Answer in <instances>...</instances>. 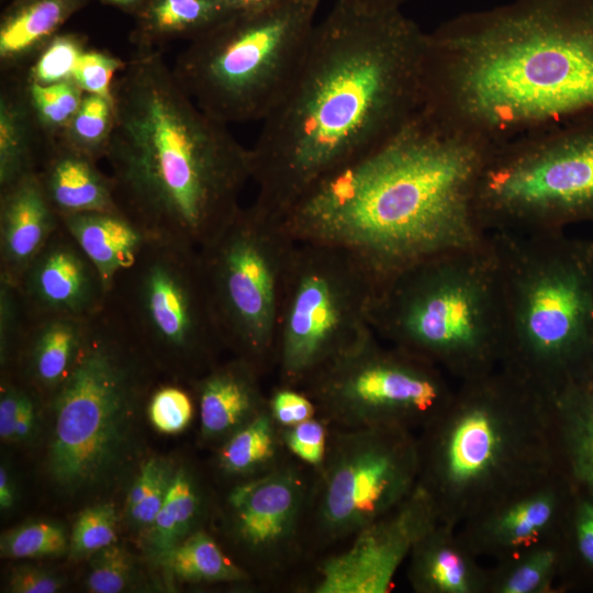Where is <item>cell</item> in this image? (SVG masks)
<instances>
[{
	"label": "cell",
	"mask_w": 593,
	"mask_h": 593,
	"mask_svg": "<svg viewBox=\"0 0 593 593\" xmlns=\"http://www.w3.org/2000/svg\"><path fill=\"white\" fill-rule=\"evenodd\" d=\"M18 286L31 316L92 318L107 305L108 291L98 269L61 221Z\"/></svg>",
	"instance_id": "19"
},
{
	"label": "cell",
	"mask_w": 593,
	"mask_h": 593,
	"mask_svg": "<svg viewBox=\"0 0 593 593\" xmlns=\"http://www.w3.org/2000/svg\"><path fill=\"white\" fill-rule=\"evenodd\" d=\"M43 150L23 74H8L0 91V190L37 172Z\"/></svg>",
	"instance_id": "27"
},
{
	"label": "cell",
	"mask_w": 593,
	"mask_h": 593,
	"mask_svg": "<svg viewBox=\"0 0 593 593\" xmlns=\"http://www.w3.org/2000/svg\"><path fill=\"white\" fill-rule=\"evenodd\" d=\"M107 307L145 354L201 374L224 346L199 250L148 238L108 292Z\"/></svg>",
	"instance_id": "14"
},
{
	"label": "cell",
	"mask_w": 593,
	"mask_h": 593,
	"mask_svg": "<svg viewBox=\"0 0 593 593\" xmlns=\"http://www.w3.org/2000/svg\"><path fill=\"white\" fill-rule=\"evenodd\" d=\"M37 175L58 216L86 212H120L111 177L97 161L59 141L44 145Z\"/></svg>",
	"instance_id": "23"
},
{
	"label": "cell",
	"mask_w": 593,
	"mask_h": 593,
	"mask_svg": "<svg viewBox=\"0 0 593 593\" xmlns=\"http://www.w3.org/2000/svg\"><path fill=\"white\" fill-rule=\"evenodd\" d=\"M112 97L104 159L120 213L148 238L200 250L242 208L250 148L191 99L160 49L125 60Z\"/></svg>",
	"instance_id": "4"
},
{
	"label": "cell",
	"mask_w": 593,
	"mask_h": 593,
	"mask_svg": "<svg viewBox=\"0 0 593 593\" xmlns=\"http://www.w3.org/2000/svg\"><path fill=\"white\" fill-rule=\"evenodd\" d=\"M92 318L61 314L31 316L16 357L25 361L30 385L51 393L59 387L88 340Z\"/></svg>",
	"instance_id": "24"
},
{
	"label": "cell",
	"mask_w": 593,
	"mask_h": 593,
	"mask_svg": "<svg viewBox=\"0 0 593 593\" xmlns=\"http://www.w3.org/2000/svg\"><path fill=\"white\" fill-rule=\"evenodd\" d=\"M426 45L402 10L335 2L250 148L254 203L282 219L315 181L401 130L423 105Z\"/></svg>",
	"instance_id": "1"
},
{
	"label": "cell",
	"mask_w": 593,
	"mask_h": 593,
	"mask_svg": "<svg viewBox=\"0 0 593 593\" xmlns=\"http://www.w3.org/2000/svg\"><path fill=\"white\" fill-rule=\"evenodd\" d=\"M261 374L255 365L236 357L224 365H214L192 381L201 436L205 440H225L268 407Z\"/></svg>",
	"instance_id": "21"
},
{
	"label": "cell",
	"mask_w": 593,
	"mask_h": 593,
	"mask_svg": "<svg viewBox=\"0 0 593 593\" xmlns=\"http://www.w3.org/2000/svg\"><path fill=\"white\" fill-rule=\"evenodd\" d=\"M148 415L161 433L176 434L183 430L192 419L193 401L180 387L168 384L157 389L148 404Z\"/></svg>",
	"instance_id": "44"
},
{
	"label": "cell",
	"mask_w": 593,
	"mask_h": 593,
	"mask_svg": "<svg viewBox=\"0 0 593 593\" xmlns=\"http://www.w3.org/2000/svg\"><path fill=\"white\" fill-rule=\"evenodd\" d=\"M202 508L195 480L186 468L175 470L171 483L155 519L147 529L150 553L159 561L194 529Z\"/></svg>",
	"instance_id": "32"
},
{
	"label": "cell",
	"mask_w": 593,
	"mask_h": 593,
	"mask_svg": "<svg viewBox=\"0 0 593 593\" xmlns=\"http://www.w3.org/2000/svg\"><path fill=\"white\" fill-rule=\"evenodd\" d=\"M69 541L61 525L49 521H33L2 533V557L24 559L61 556Z\"/></svg>",
	"instance_id": "37"
},
{
	"label": "cell",
	"mask_w": 593,
	"mask_h": 593,
	"mask_svg": "<svg viewBox=\"0 0 593 593\" xmlns=\"http://www.w3.org/2000/svg\"><path fill=\"white\" fill-rule=\"evenodd\" d=\"M321 1L276 0L222 19L190 38L175 77L220 122H262L300 68Z\"/></svg>",
	"instance_id": "8"
},
{
	"label": "cell",
	"mask_w": 593,
	"mask_h": 593,
	"mask_svg": "<svg viewBox=\"0 0 593 593\" xmlns=\"http://www.w3.org/2000/svg\"><path fill=\"white\" fill-rule=\"evenodd\" d=\"M370 324L390 345L460 381L501 367L504 302L490 235L482 247L423 261L381 283Z\"/></svg>",
	"instance_id": "7"
},
{
	"label": "cell",
	"mask_w": 593,
	"mask_h": 593,
	"mask_svg": "<svg viewBox=\"0 0 593 593\" xmlns=\"http://www.w3.org/2000/svg\"><path fill=\"white\" fill-rule=\"evenodd\" d=\"M575 491L562 471L458 526L472 552L501 560L563 535Z\"/></svg>",
	"instance_id": "18"
},
{
	"label": "cell",
	"mask_w": 593,
	"mask_h": 593,
	"mask_svg": "<svg viewBox=\"0 0 593 593\" xmlns=\"http://www.w3.org/2000/svg\"><path fill=\"white\" fill-rule=\"evenodd\" d=\"M564 562L562 535L496 560L489 570L488 593H551Z\"/></svg>",
	"instance_id": "31"
},
{
	"label": "cell",
	"mask_w": 593,
	"mask_h": 593,
	"mask_svg": "<svg viewBox=\"0 0 593 593\" xmlns=\"http://www.w3.org/2000/svg\"><path fill=\"white\" fill-rule=\"evenodd\" d=\"M158 562L172 577L187 582H246L251 579L204 529L192 532Z\"/></svg>",
	"instance_id": "33"
},
{
	"label": "cell",
	"mask_w": 593,
	"mask_h": 593,
	"mask_svg": "<svg viewBox=\"0 0 593 593\" xmlns=\"http://www.w3.org/2000/svg\"><path fill=\"white\" fill-rule=\"evenodd\" d=\"M418 436L401 427L329 426L313 470L304 524L305 557L344 545L402 503L418 484Z\"/></svg>",
	"instance_id": "12"
},
{
	"label": "cell",
	"mask_w": 593,
	"mask_h": 593,
	"mask_svg": "<svg viewBox=\"0 0 593 593\" xmlns=\"http://www.w3.org/2000/svg\"><path fill=\"white\" fill-rule=\"evenodd\" d=\"M289 457L281 428L268 405L223 441L217 451V467L224 474L244 482L268 473Z\"/></svg>",
	"instance_id": "30"
},
{
	"label": "cell",
	"mask_w": 593,
	"mask_h": 593,
	"mask_svg": "<svg viewBox=\"0 0 593 593\" xmlns=\"http://www.w3.org/2000/svg\"><path fill=\"white\" fill-rule=\"evenodd\" d=\"M31 315L18 284L0 278V360L7 368L16 357Z\"/></svg>",
	"instance_id": "40"
},
{
	"label": "cell",
	"mask_w": 593,
	"mask_h": 593,
	"mask_svg": "<svg viewBox=\"0 0 593 593\" xmlns=\"http://www.w3.org/2000/svg\"><path fill=\"white\" fill-rule=\"evenodd\" d=\"M107 3L119 5V7H131L138 3L141 0H102Z\"/></svg>",
	"instance_id": "52"
},
{
	"label": "cell",
	"mask_w": 593,
	"mask_h": 593,
	"mask_svg": "<svg viewBox=\"0 0 593 593\" xmlns=\"http://www.w3.org/2000/svg\"><path fill=\"white\" fill-rule=\"evenodd\" d=\"M379 282L353 253L296 242L277 321L275 361L280 385L300 389L367 343Z\"/></svg>",
	"instance_id": "11"
},
{
	"label": "cell",
	"mask_w": 593,
	"mask_h": 593,
	"mask_svg": "<svg viewBox=\"0 0 593 593\" xmlns=\"http://www.w3.org/2000/svg\"><path fill=\"white\" fill-rule=\"evenodd\" d=\"M87 588L92 593H119L130 584L133 561L126 549L116 542L93 553Z\"/></svg>",
	"instance_id": "42"
},
{
	"label": "cell",
	"mask_w": 593,
	"mask_h": 593,
	"mask_svg": "<svg viewBox=\"0 0 593 593\" xmlns=\"http://www.w3.org/2000/svg\"><path fill=\"white\" fill-rule=\"evenodd\" d=\"M504 302L502 367L552 396L593 374V243L491 233Z\"/></svg>",
	"instance_id": "6"
},
{
	"label": "cell",
	"mask_w": 593,
	"mask_h": 593,
	"mask_svg": "<svg viewBox=\"0 0 593 593\" xmlns=\"http://www.w3.org/2000/svg\"><path fill=\"white\" fill-rule=\"evenodd\" d=\"M313 469L292 456L227 496L231 534L259 574L276 580L305 558L304 524Z\"/></svg>",
	"instance_id": "16"
},
{
	"label": "cell",
	"mask_w": 593,
	"mask_h": 593,
	"mask_svg": "<svg viewBox=\"0 0 593 593\" xmlns=\"http://www.w3.org/2000/svg\"><path fill=\"white\" fill-rule=\"evenodd\" d=\"M125 60L101 49L87 48L80 56L72 80L83 92L94 93L113 101L112 87Z\"/></svg>",
	"instance_id": "43"
},
{
	"label": "cell",
	"mask_w": 593,
	"mask_h": 593,
	"mask_svg": "<svg viewBox=\"0 0 593 593\" xmlns=\"http://www.w3.org/2000/svg\"><path fill=\"white\" fill-rule=\"evenodd\" d=\"M477 209L486 233L562 232L593 221V113L493 146Z\"/></svg>",
	"instance_id": "10"
},
{
	"label": "cell",
	"mask_w": 593,
	"mask_h": 593,
	"mask_svg": "<svg viewBox=\"0 0 593 593\" xmlns=\"http://www.w3.org/2000/svg\"><path fill=\"white\" fill-rule=\"evenodd\" d=\"M233 13L225 0H148L131 42L136 51L159 49L174 38L190 40Z\"/></svg>",
	"instance_id": "29"
},
{
	"label": "cell",
	"mask_w": 593,
	"mask_h": 593,
	"mask_svg": "<svg viewBox=\"0 0 593 593\" xmlns=\"http://www.w3.org/2000/svg\"><path fill=\"white\" fill-rule=\"evenodd\" d=\"M410 0H335V2L367 12H391L402 10Z\"/></svg>",
	"instance_id": "50"
},
{
	"label": "cell",
	"mask_w": 593,
	"mask_h": 593,
	"mask_svg": "<svg viewBox=\"0 0 593 593\" xmlns=\"http://www.w3.org/2000/svg\"><path fill=\"white\" fill-rule=\"evenodd\" d=\"M269 410L280 428L298 425L317 416L310 396L300 389L278 384L268 395Z\"/></svg>",
	"instance_id": "46"
},
{
	"label": "cell",
	"mask_w": 593,
	"mask_h": 593,
	"mask_svg": "<svg viewBox=\"0 0 593 593\" xmlns=\"http://www.w3.org/2000/svg\"><path fill=\"white\" fill-rule=\"evenodd\" d=\"M87 0H20L0 23V66L4 75L24 71L60 26Z\"/></svg>",
	"instance_id": "26"
},
{
	"label": "cell",
	"mask_w": 593,
	"mask_h": 593,
	"mask_svg": "<svg viewBox=\"0 0 593 593\" xmlns=\"http://www.w3.org/2000/svg\"><path fill=\"white\" fill-rule=\"evenodd\" d=\"M59 225L37 172L0 190V278L19 284Z\"/></svg>",
	"instance_id": "20"
},
{
	"label": "cell",
	"mask_w": 593,
	"mask_h": 593,
	"mask_svg": "<svg viewBox=\"0 0 593 593\" xmlns=\"http://www.w3.org/2000/svg\"><path fill=\"white\" fill-rule=\"evenodd\" d=\"M492 145L421 110L393 136L329 171L282 216L296 242L344 248L379 286L423 261L485 245L477 209Z\"/></svg>",
	"instance_id": "2"
},
{
	"label": "cell",
	"mask_w": 593,
	"mask_h": 593,
	"mask_svg": "<svg viewBox=\"0 0 593 593\" xmlns=\"http://www.w3.org/2000/svg\"><path fill=\"white\" fill-rule=\"evenodd\" d=\"M418 445V484L456 526L561 471L552 398L502 366L460 381Z\"/></svg>",
	"instance_id": "5"
},
{
	"label": "cell",
	"mask_w": 593,
	"mask_h": 593,
	"mask_svg": "<svg viewBox=\"0 0 593 593\" xmlns=\"http://www.w3.org/2000/svg\"><path fill=\"white\" fill-rule=\"evenodd\" d=\"M551 398L560 469L575 492L593 497V387L572 382Z\"/></svg>",
	"instance_id": "25"
},
{
	"label": "cell",
	"mask_w": 593,
	"mask_h": 593,
	"mask_svg": "<svg viewBox=\"0 0 593 593\" xmlns=\"http://www.w3.org/2000/svg\"><path fill=\"white\" fill-rule=\"evenodd\" d=\"M564 568L575 562L593 573V497L575 492L564 526Z\"/></svg>",
	"instance_id": "41"
},
{
	"label": "cell",
	"mask_w": 593,
	"mask_h": 593,
	"mask_svg": "<svg viewBox=\"0 0 593 593\" xmlns=\"http://www.w3.org/2000/svg\"><path fill=\"white\" fill-rule=\"evenodd\" d=\"M588 380L590 381L591 385L593 387V374H592V377H591L590 379H588Z\"/></svg>",
	"instance_id": "53"
},
{
	"label": "cell",
	"mask_w": 593,
	"mask_h": 593,
	"mask_svg": "<svg viewBox=\"0 0 593 593\" xmlns=\"http://www.w3.org/2000/svg\"><path fill=\"white\" fill-rule=\"evenodd\" d=\"M328 434L329 425L320 416L281 428L282 440L289 454L313 470L324 461Z\"/></svg>",
	"instance_id": "45"
},
{
	"label": "cell",
	"mask_w": 593,
	"mask_h": 593,
	"mask_svg": "<svg viewBox=\"0 0 593 593\" xmlns=\"http://www.w3.org/2000/svg\"><path fill=\"white\" fill-rule=\"evenodd\" d=\"M26 392V388L4 381L0 394V437L3 441H13L16 417Z\"/></svg>",
	"instance_id": "48"
},
{
	"label": "cell",
	"mask_w": 593,
	"mask_h": 593,
	"mask_svg": "<svg viewBox=\"0 0 593 593\" xmlns=\"http://www.w3.org/2000/svg\"><path fill=\"white\" fill-rule=\"evenodd\" d=\"M113 127V101L85 92L77 112L57 141L98 163L105 157Z\"/></svg>",
	"instance_id": "34"
},
{
	"label": "cell",
	"mask_w": 593,
	"mask_h": 593,
	"mask_svg": "<svg viewBox=\"0 0 593 593\" xmlns=\"http://www.w3.org/2000/svg\"><path fill=\"white\" fill-rule=\"evenodd\" d=\"M175 470L160 458L148 459L135 478L126 500L130 521L146 530L160 510Z\"/></svg>",
	"instance_id": "36"
},
{
	"label": "cell",
	"mask_w": 593,
	"mask_h": 593,
	"mask_svg": "<svg viewBox=\"0 0 593 593\" xmlns=\"http://www.w3.org/2000/svg\"><path fill=\"white\" fill-rule=\"evenodd\" d=\"M300 390L332 427L413 432L439 414L455 391L441 369L395 346L383 347L377 335Z\"/></svg>",
	"instance_id": "15"
},
{
	"label": "cell",
	"mask_w": 593,
	"mask_h": 593,
	"mask_svg": "<svg viewBox=\"0 0 593 593\" xmlns=\"http://www.w3.org/2000/svg\"><path fill=\"white\" fill-rule=\"evenodd\" d=\"M61 588V578L31 566L14 568L9 578V589L13 593H54Z\"/></svg>",
	"instance_id": "47"
},
{
	"label": "cell",
	"mask_w": 593,
	"mask_h": 593,
	"mask_svg": "<svg viewBox=\"0 0 593 593\" xmlns=\"http://www.w3.org/2000/svg\"><path fill=\"white\" fill-rule=\"evenodd\" d=\"M87 40L75 33H58L22 71L27 82L49 85L72 79Z\"/></svg>",
	"instance_id": "38"
},
{
	"label": "cell",
	"mask_w": 593,
	"mask_h": 593,
	"mask_svg": "<svg viewBox=\"0 0 593 593\" xmlns=\"http://www.w3.org/2000/svg\"><path fill=\"white\" fill-rule=\"evenodd\" d=\"M36 419L35 399L31 390L26 389L13 433L12 443H22L31 438Z\"/></svg>",
	"instance_id": "49"
},
{
	"label": "cell",
	"mask_w": 593,
	"mask_h": 593,
	"mask_svg": "<svg viewBox=\"0 0 593 593\" xmlns=\"http://www.w3.org/2000/svg\"><path fill=\"white\" fill-rule=\"evenodd\" d=\"M423 109L499 145L593 113V0H513L427 32Z\"/></svg>",
	"instance_id": "3"
},
{
	"label": "cell",
	"mask_w": 593,
	"mask_h": 593,
	"mask_svg": "<svg viewBox=\"0 0 593 593\" xmlns=\"http://www.w3.org/2000/svg\"><path fill=\"white\" fill-rule=\"evenodd\" d=\"M25 86L44 145L56 141L77 112L85 92L72 79L49 85L25 80Z\"/></svg>",
	"instance_id": "35"
},
{
	"label": "cell",
	"mask_w": 593,
	"mask_h": 593,
	"mask_svg": "<svg viewBox=\"0 0 593 593\" xmlns=\"http://www.w3.org/2000/svg\"><path fill=\"white\" fill-rule=\"evenodd\" d=\"M15 501V492L10 473L4 465L0 468V507L7 511Z\"/></svg>",
	"instance_id": "51"
},
{
	"label": "cell",
	"mask_w": 593,
	"mask_h": 593,
	"mask_svg": "<svg viewBox=\"0 0 593 593\" xmlns=\"http://www.w3.org/2000/svg\"><path fill=\"white\" fill-rule=\"evenodd\" d=\"M406 562L407 581L416 593H488L489 570L456 525L439 521L415 544Z\"/></svg>",
	"instance_id": "22"
},
{
	"label": "cell",
	"mask_w": 593,
	"mask_h": 593,
	"mask_svg": "<svg viewBox=\"0 0 593 593\" xmlns=\"http://www.w3.org/2000/svg\"><path fill=\"white\" fill-rule=\"evenodd\" d=\"M145 354L104 307L86 345L52 393L49 470L70 491L103 481L119 463L146 381Z\"/></svg>",
	"instance_id": "9"
},
{
	"label": "cell",
	"mask_w": 593,
	"mask_h": 593,
	"mask_svg": "<svg viewBox=\"0 0 593 593\" xmlns=\"http://www.w3.org/2000/svg\"><path fill=\"white\" fill-rule=\"evenodd\" d=\"M436 506L417 484L396 507L357 532L315 567L313 593H388L415 544L437 523Z\"/></svg>",
	"instance_id": "17"
},
{
	"label": "cell",
	"mask_w": 593,
	"mask_h": 593,
	"mask_svg": "<svg viewBox=\"0 0 593 593\" xmlns=\"http://www.w3.org/2000/svg\"><path fill=\"white\" fill-rule=\"evenodd\" d=\"M295 245L282 220L253 202L199 250L224 346L262 373L273 367L278 313Z\"/></svg>",
	"instance_id": "13"
},
{
	"label": "cell",
	"mask_w": 593,
	"mask_h": 593,
	"mask_svg": "<svg viewBox=\"0 0 593 593\" xmlns=\"http://www.w3.org/2000/svg\"><path fill=\"white\" fill-rule=\"evenodd\" d=\"M59 219L98 269L108 292L148 239L120 212L75 213Z\"/></svg>",
	"instance_id": "28"
},
{
	"label": "cell",
	"mask_w": 593,
	"mask_h": 593,
	"mask_svg": "<svg viewBox=\"0 0 593 593\" xmlns=\"http://www.w3.org/2000/svg\"><path fill=\"white\" fill-rule=\"evenodd\" d=\"M118 515L112 504L87 507L77 517L69 539L72 559L91 557L116 542Z\"/></svg>",
	"instance_id": "39"
}]
</instances>
